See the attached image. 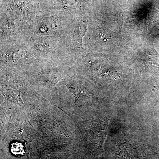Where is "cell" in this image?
Segmentation results:
<instances>
[{
  "instance_id": "cell-1",
  "label": "cell",
  "mask_w": 159,
  "mask_h": 159,
  "mask_svg": "<svg viewBox=\"0 0 159 159\" xmlns=\"http://www.w3.org/2000/svg\"><path fill=\"white\" fill-rule=\"evenodd\" d=\"M117 154L121 159H140L131 145L124 143L119 146Z\"/></svg>"
},
{
  "instance_id": "cell-2",
  "label": "cell",
  "mask_w": 159,
  "mask_h": 159,
  "mask_svg": "<svg viewBox=\"0 0 159 159\" xmlns=\"http://www.w3.org/2000/svg\"><path fill=\"white\" fill-rule=\"evenodd\" d=\"M88 24L84 21L79 23L74 31V40L75 45L79 48H82V39L87 30Z\"/></svg>"
},
{
  "instance_id": "cell-3",
  "label": "cell",
  "mask_w": 159,
  "mask_h": 159,
  "mask_svg": "<svg viewBox=\"0 0 159 159\" xmlns=\"http://www.w3.org/2000/svg\"><path fill=\"white\" fill-rule=\"evenodd\" d=\"M11 151L16 156H20L25 154V149L21 143L18 142H15L11 145Z\"/></svg>"
}]
</instances>
